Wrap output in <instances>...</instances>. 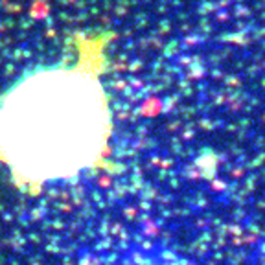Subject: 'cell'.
<instances>
[{
  "label": "cell",
  "instance_id": "cell-1",
  "mask_svg": "<svg viewBox=\"0 0 265 265\" xmlns=\"http://www.w3.org/2000/svg\"><path fill=\"white\" fill-rule=\"evenodd\" d=\"M107 124L103 91L92 72L44 68L0 101V151L19 177L63 179L101 157Z\"/></svg>",
  "mask_w": 265,
  "mask_h": 265
}]
</instances>
